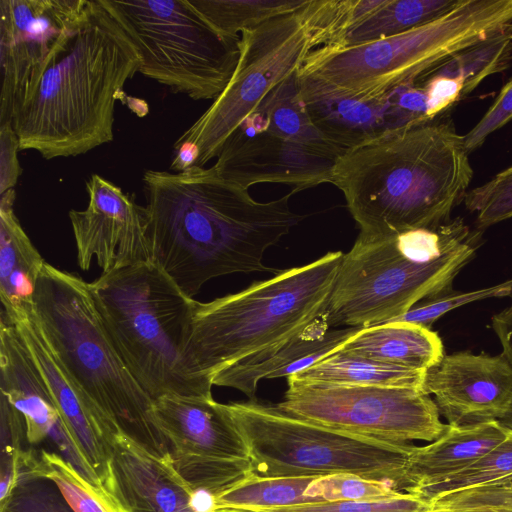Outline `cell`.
<instances>
[{
  "mask_svg": "<svg viewBox=\"0 0 512 512\" xmlns=\"http://www.w3.org/2000/svg\"><path fill=\"white\" fill-rule=\"evenodd\" d=\"M142 181L151 261L189 298L216 277L280 272L264 253L307 217L291 210L292 191L258 202L212 167L147 170Z\"/></svg>",
  "mask_w": 512,
  "mask_h": 512,
  "instance_id": "cell-1",
  "label": "cell"
},
{
  "mask_svg": "<svg viewBox=\"0 0 512 512\" xmlns=\"http://www.w3.org/2000/svg\"><path fill=\"white\" fill-rule=\"evenodd\" d=\"M140 65L138 50L102 0H87L14 109L20 151L50 160L111 142L116 101Z\"/></svg>",
  "mask_w": 512,
  "mask_h": 512,
  "instance_id": "cell-2",
  "label": "cell"
},
{
  "mask_svg": "<svg viewBox=\"0 0 512 512\" xmlns=\"http://www.w3.org/2000/svg\"><path fill=\"white\" fill-rule=\"evenodd\" d=\"M469 155L464 136L445 115L346 149L331 183L342 191L362 236L434 229L451 219L469 191Z\"/></svg>",
  "mask_w": 512,
  "mask_h": 512,
  "instance_id": "cell-3",
  "label": "cell"
},
{
  "mask_svg": "<svg viewBox=\"0 0 512 512\" xmlns=\"http://www.w3.org/2000/svg\"><path fill=\"white\" fill-rule=\"evenodd\" d=\"M482 230L462 217L434 229L384 237L359 234L343 255L325 311L329 328L390 322L453 290L459 272L482 245Z\"/></svg>",
  "mask_w": 512,
  "mask_h": 512,
  "instance_id": "cell-4",
  "label": "cell"
},
{
  "mask_svg": "<svg viewBox=\"0 0 512 512\" xmlns=\"http://www.w3.org/2000/svg\"><path fill=\"white\" fill-rule=\"evenodd\" d=\"M33 311L53 351L97 407L111 434L122 433L156 456H170L153 400L110 340L89 283L45 262Z\"/></svg>",
  "mask_w": 512,
  "mask_h": 512,
  "instance_id": "cell-5",
  "label": "cell"
},
{
  "mask_svg": "<svg viewBox=\"0 0 512 512\" xmlns=\"http://www.w3.org/2000/svg\"><path fill=\"white\" fill-rule=\"evenodd\" d=\"M89 288L110 340L153 401L213 399V385L195 378L186 361L196 300L159 266L148 261L114 269Z\"/></svg>",
  "mask_w": 512,
  "mask_h": 512,
  "instance_id": "cell-6",
  "label": "cell"
},
{
  "mask_svg": "<svg viewBox=\"0 0 512 512\" xmlns=\"http://www.w3.org/2000/svg\"><path fill=\"white\" fill-rule=\"evenodd\" d=\"M343 255L330 251L237 293L196 301L186 351L190 373L212 384L222 370L300 333L325 313Z\"/></svg>",
  "mask_w": 512,
  "mask_h": 512,
  "instance_id": "cell-7",
  "label": "cell"
},
{
  "mask_svg": "<svg viewBox=\"0 0 512 512\" xmlns=\"http://www.w3.org/2000/svg\"><path fill=\"white\" fill-rule=\"evenodd\" d=\"M512 33V0H460L450 11L404 33L353 47L312 50L301 71L368 99L415 83L456 53Z\"/></svg>",
  "mask_w": 512,
  "mask_h": 512,
  "instance_id": "cell-8",
  "label": "cell"
},
{
  "mask_svg": "<svg viewBox=\"0 0 512 512\" xmlns=\"http://www.w3.org/2000/svg\"><path fill=\"white\" fill-rule=\"evenodd\" d=\"M223 408L244 439L252 472L259 477L350 473L388 482L398 490L406 460L416 447L321 426L256 399Z\"/></svg>",
  "mask_w": 512,
  "mask_h": 512,
  "instance_id": "cell-9",
  "label": "cell"
},
{
  "mask_svg": "<svg viewBox=\"0 0 512 512\" xmlns=\"http://www.w3.org/2000/svg\"><path fill=\"white\" fill-rule=\"evenodd\" d=\"M141 58L139 72L193 100H215L238 63L239 37L214 28L189 0H102Z\"/></svg>",
  "mask_w": 512,
  "mask_h": 512,
  "instance_id": "cell-10",
  "label": "cell"
},
{
  "mask_svg": "<svg viewBox=\"0 0 512 512\" xmlns=\"http://www.w3.org/2000/svg\"><path fill=\"white\" fill-rule=\"evenodd\" d=\"M239 50L238 63L223 92L175 142L197 147L196 166L216 158L265 96L300 69L314 49L296 12L243 31Z\"/></svg>",
  "mask_w": 512,
  "mask_h": 512,
  "instance_id": "cell-11",
  "label": "cell"
},
{
  "mask_svg": "<svg viewBox=\"0 0 512 512\" xmlns=\"http://www.w3.org/2000/svg\"><path fill=\"white\" fill-rule=\"evenodd\" d=\"M276 407L321 426L370 438L432 442L447 427L421 388L287 382Z\"/></svg>",
  "mask_w": 512,
  "mask_h": 512,
  "instance_id": "cell-12",
  "label": "cell"
},
{
  "mask_svg": "<svg viewBox=\"0 0 512 512\" xmlns=\"http://www.w3.org/2000/svg\"><path fill=\"white\" fill-rule=\"evenodd\" d=\"M153 410L173 464L193 490L216 498L253 473L249 449L222 403L164 396Z\"/></svg>",
  "mask_w": 512,
  "mask_h": 512,
  "instance_id": "cell-13",
  "label": "cell"
},
{
  "mask_svg": "<svg viewBox=\"0 0 512 512\" xmlns=\"http://www.w3.org/2000/svg\"><path fill=\"white\" fill-rule=\"evenodd\" d=\"M87 0L0 1V125L16 105L61 35Z\"/></svg>",
  "mask_w": 512,
  "mask_h": 512,
  "instance_id": "cell-14",
  "label": "cell"
},
{
  "mask_svg": "<svg viewBox=\"0 0 512 512\" xmlns=\"http://www.w3.org/2000/svg\"><path fill=\"white\" fill-rule=\"evenodd\" d=\"M4 318L15 327L43 376L63 425L83 460L95 472L103 489L122 504L112 467L111 431L97 407L53 351L33 306Z\"/></svg>",
  "mask_w": 512,
  "mask_h": 512,
  "instance_id": "cell-15",
  "label": "cell"
},
{
  "mask_svg": "<svg viewBox=\"0 0 512 512\" xmlns=\"http://www.w3.org/2000/svg\"><path fill=\"white\" fill-rule=\"evenodd\" d=\"M84 210H70L79 267L86 271L95 257L102 273L151 261L144 207L98 174L86 183Z\"/></svg>",
  "mask_w": 512,
  "mask_h": 512,
  "instance_id": "cell-16",
  "label": "cell"
},
{
  "mask_svg": "<svg viewBox=\"0 0 512 512\" xmlns=\"http://www.w3.org/2000/svg\"><path fill=\"white\" fill-rule=\"evenodd\" d=\"M423 390L448 425L500 421L512 407V366L502 354L455 352L427 371Z\"/></svg>",
  "mask_w": 512,
  "mask_h": 512,
  "instance_id": "cell-17",
  "label": "cell"
},
{
  "mask_svg": "<svg viewBox=\"0 0 512 512\" xmlns=\"http://www.w3.org/2000/svg\"><path fill=\"white\" fill-rule=\"evenodd\" d=\"M245 126V125H244ZM239 127L224 143L212 168L246 189L280 183L296 193L331 183L336 157L264 129Z\"/></svg>",
  "mask_w": 512,
  "mask_h": 512,
  "instance_id": "cell-18",
  "label": "cell"
},
{
  "mask_svg": "<svg viewBox=\"0 0 512 512\" xmlns=\"http://www.w3.org/2000/svg\"><path fill=\"white\" fill-rule=\"evenodd\" d=\"M109 443L119 498L129 512H194L193 489L171 456L151 454L122 433Z\"/></svg>",
  "mask_w": 512,
  "mask_h": 512,
  "instance_id": "cell-19",
  "label": "cell"
},
{
  "mask_svg": "<svg viewBox=\"0 0 512 512\" xmlns=\"http://www.w3.org/2000/svg\"><path fill=\"white\" fill-rule=\"evenodd\" d=\"M361 329H330L324 313L286 342L222 370L213 377L212 384L234 388L255 400L260 380L288 377L309 367L341 349Z\"/></svg>",
  "mask_w": 512,
  "mask_h": 512,
  "instance_id": "cell-20",
  "label": "cell"
},
{
  "mask_svg": "<svg viewBox=\"0 0 512 512\" xmlns=\"http://www.w3.org/2000/svg\"><path fill=\"white\" fill-rule=\"evenodd\" d=\"M304 107L316 128L332 144L346 150L386 130V99H368L346 92L299 69Z\"/></svg>",
  "mask_w": 512,
  "mask_h": 512,
  "instance_id": "cell-21",
  "label": "cell"
},
{
  "mask_svg": "<svg viewBox=\"0 0 512 512\" xmlns=\"http://www.w3.org/2000/svg\"><path fill=\"white\" fill-rule=\"evenodd\" d=\"M0 390L21 413L27 442L39 445L63 424L52 394L18 335L3 316L0 321Z\"/></svg>",
  "mask_w": 512,
  "mask_h": 512,
  "instance_id": "cell-22",
  "label": "cell"
},
{
  "mask_svg": "<svg viewBox=\"0 0 512 512\" xmlns=\"http://www.w3.org/2000/svg\"><path fill=\"white\" fill-rule=\"evenodd\" d=\"M508 433L498 420L466 426L447 424L437 439L416 446L410 453L398 490L411 494L461 470L501 443Z\"/></svg>",
  "mask_w": 512,
  "mask_h": 512,
  "instance_id": "cell-23",
  "label": "cell"
},
{
  "mask_svg": "<svg viewBox=\"0 0 512 512\" xmlns=\"http://www.w3.org/2000/svg\"><path fill=\"white\" fill-rule=\"evenodd\" d=\"M14 189L0 195V298L10 318L33 306L37 282L46 261L32 244L15 212Z\"/></svg>",
  "mask_w": 512,
  "mask_h": 512,
  "instance_id": "cell-24",
  "label": "cell"
},
{
  "mask_svg": "<svg viewBox=\"0 0 512 512\" xmlns=\"http://www.w3.org/2000/svg\"><path fill=\"white\" fill-rule=\"evenodd\" d=\"M342 349L389 365L425 371L444 356L439 335L408 322H387L362 328Z\"/></svg>",
  "mask_w": 512,
  "mask_h": 512,
  "instance_id": "cell-25",
  "label": "cell"
},
{
  "mask_svg": "<svg viewBox=\"0 0 512 512\" xmlns=\"http://www.w3.org/2000/svg\"><path fill=\"white\" fill-rule=\"evenodd\" d=\"M298 72L275 86L241 125L264 129L337 158L344 150L327 140L311 121L300 96Z\"/></svg>",
  "mask_w": 512,
  "mask_h": 512,
  "instance_id": "cell-26",
  "label": "cell"
},
{
  "mask_svg": "<svg viewBox=\"0 0 512 512\" xmlns=\"http://www.w3.org/2000/svg\"><path fill=\"white\" fill-rule=\"evenodd\" d=\"M427 372L378 362L339 349L287 377V382L376 385L423 389ZM425 392V391H424Z\"/></svg>",
  "mask_w": 512,
  "mask_h": 512,
  "instance_id": "cell-27",
  "label": "cell"
},
{
  "mask_svg": "<svg viewBox=\"0 0 512 512\" xmlns=\"http://www.w3.org/2000/svg\"><path fill=\"white\" fill-rule=\"evenodd\" d=\"M460 0H379L331 47H353L395 36L437 19Z\"/></svg>",
  "mask_w": 512,
  "mask_h": 512,
  "instance_id": "cell-28",
  "label": "cell"
},
{
  "mask_svg": "<svg viewBox=\"0 0 512 512\" xmlns=\"http://www.w3.org/2000/svg\"><path fill=\"white\" fill-rule=\"evenodd\" d=\"M20 472L52 480L74 512H129L54 451L26 448L17 470Z\"/></svg>",
  "mask_w": 512,
  "mask_h": 512,
  "instance_id": "cell-29",
  "label": "cell"
},
{
  "mask_svg": "<svg viewBox=\"0 0 512 512\" xmlns=\"http://www.w3.org/2000/svg\"><path fill=\"white\" fill-rule=\"evenodd\" d=\"M306 477H259L253 473L215 498V511L251 510L318 502L305 495L312 480Z\"/></svg>",
  "mask_w": 512,
  "mask_h": 512,
  "instance_id": "cell-30",
  "label": "cell"
},
{
  "mask_svg": "<svg viewBox=\"0 0 512 512\" xmlns=\"http://www.w3.org/2000/svg\"><path fill=\"white\" fill-rule=\"evenodd\" d=\"M219 32L239 37L248 29L303 9L309 0H189Z\"/></svg>",
  "mask_w": 512,
  "mask_h": 512,
  "instance_id": "cell-31",
  "label": "cell"
},
{
  "mask_svg": "<svg viewBox=\"0 0 512 512\" xmlns=\"http://www.w3.org/2000/svg\"><path fill=\"white\" fill-rule=\"evenodd\" d=\"M378 3L379 0H309L298 14L316 49L334 45L344 31Z\"/></svg>",
  "mask_w": 512,
  "mask_h": 512,
  "instance_id": "cell-32",
  "label": "cell"
},
{
  "mask_svg": "<svg viewBox=\"0 0 512 512\" xmlns=\"http://www.w3.org/2000/svg\"><path fill=\"white\" fill-rule=\"evenodd\" d=\"M512 475V430L507 437L461 470L416 489L413 493L425 501L462 489L477 487Z\"/></svg>",
  "mask_w": 512,
  "mask_h": 512,
  "instance_id": "cell-33",
  "label": "cell"
},
{
  "mask_svg": "<svg viewBox=\"0 0 512 512\" xmlns=\"http://www.w3.org/2000/svg\"><path fill=\"white\" fill-rule=\"evenodd\" d=\"M403 492L385 481L371 480L350 473L318 476L311 481L305 495L322 501H379Z\"/></svg>",
  "mask_w": 512,
  "mask_h": 512,
  "instance_id": "cell-34",
  "label": "cell"
},
{
  "mask_svg": "<svg viewBox=\"0 0 512 512\" xmlns=\"http://www.w3.org/2000/svg\"><path fill=\"white\" fill-rule=\"evenodd\" d=\"M476 215V226L483 230L512 217V165L484 184L470 189L464 200Z\"/></svg>",
  "mask_w": 512,
  "mask_h": 512,
  "instance_id": "cell-35",
  "label": "cell"
},
{
  "mask_svg": "<svg viewBox=\"0 0 512 512\" xmlns=\"http://www.w3.org/2000/svg\"><path fill=\"white\" fill-rule=\"evenodd\" d=\"M0 512H74L50 479L18 473L8 496L0 501Z\"/></svg>",
  "mask_w": 512,
  "mask_h": 512,
  "instance_id": "cell-36",
  "label": "cell"
},
{
  "mask_svg": "<svg viewBox=\"0 0 512 512\" xmlns=\"http://www.w3.org/2000/svg\"><path fill=\"white\" fill-rule=\"evenodd\" d=\"M493 297H512V278L502 283L467 292L450 291L427 299L390 322H408L427 328L445 313L465 304Z\"/></svg>",
  "mask_w": 512,
  "mask_h": 512,
  "instance_id": "cell-37",
  "label": "cell"
},
{
  "mask_svg": "<svg viewBox=\"0 0 512 512\" xmlns=\"http://www.w3.org/2000/svg\"><path fill=\"white\" fill-rule=\"evenodd\" d=\"M425 512H512V488L487 485L438 495Z\"/></svg>",
  "mask_w": 512,
  "mask_h": 512,
  "instance_id": "cell-38",
  "label": "cell"
},
{
  "mask_svg": "<svg viewBox=\"0 0 512 512\" xmlns=\"http://www.w3.org/2000/svg\"><path fill=\"white\" fill-rule=\"evenodd\" d=\"M428 503L412 494L401 493L379 501H322L298 505L257 508L246 512H425ZM239 510V509H238Z\"/></svg>",
  "mask_w": 512,
  "mask_h": 512,
  "instance_id": "cell-39",
  "label": "cell"
},
{
  "mask_svg": "<svg viewBox=\"0 0 512 512\" xmlns=\"http://www.w3.org/2000/svg\"><path fill=\"white\" fill-rule=\"evenodd\" d=\"M385 131L434 119L427 91L421 82L400 85L385 97Z\"/></svg>",
  "mask_w": 512,
  "mask_h": 512,
  "instance_id": "cell-40",
  "label": "cell"
},
{
  "mask_svg": "<svg viewBox=\"0 0 512 512\" xmlns=\"http://www.w3.org/2000/svg\"><path fill=\"white\" fill-rule=\"evenodd\" d=\"M512 121V78L500 89L497 96L479 121L465 134L466 147L471 154L480 148L495 131Z\"/></svg>",
  "mask_w": 512,
  "mask_h": 512,
  "instance_id": "cell-41",
  "label": "cell"
},
{
  "mask_svg": "<svg viewBox=\"0 0 512 512\" xmlns=\"http://www.w3.org/2000/svg\"><path fill=\"white\" fill-rule=\"evenodd\" d=\"M19 139L12 126V122L0 125V195L7 190L14 189L22 168L17 153Z\"/></svg>",
  "mask_w": 512,
  "mask_h": 512,
  "instance_id": "cell-42",
  "label": "cell"
},
{
  "mask_svg": "<svg viewBox=\"0 0 512 512\" xmlns=\"http://www.w3.org/2000/svg\"><path fill=\"white\" fill-rule=\"evenodd\" d=\"M492 328L502 346V355L512 366V304L492 317Z\"/></svg>",
  "mask_w": 512,
  "mask_h": 512,
  "instance_id": "cell-43",
  "label": "cell"
},
{
  "mask_svg": "<svg viewBox=\"0 0 512 512\" xmlns=\"http://www.w3.org/2000/svg\"><path fill=\"white\" fill-rule=\"evenodd\" d=\"M198 160V149L192 143H174V153L170 169L175 173L195 166Z\"/></svg>",
  "mask_w": 512,
  "mask_h": 512,
  "instance_id": "cell-44",
  "label": "cell"
},
{
  "mask_svg": "<svg viewBox=\"0 0 512 512\" xmlns=\"http://www.w3.org/2000/svg\"><path fill=\"white\" fill-rule=\"evenodd\" d=\"M191 506L194 512L215 511V496L206 490H193Z\"/></svg>",
  "mask_w": 512,
  "mask_h": 512,
  "instance_id": "cell-45",
  "label": "cell"
},
{
  "mask_svg": "<svg viewBox=\"0 0 512 512\" xmlns=\"http://www.w3.org/2000/svg\"><path fill=\"white\" fill-rule=\"evenodd\" d=\"M501 424L504 425L506 428L512 430V407L507 413V415L500 420Z\"/></svg>",
  "mask_w": 512,
  "mask_h": 512,
  "instance_id": "cell-46",
  "label": "cell"
},
{
  "mask_svg": "<svg viewBox=\"0 0 512 512\" xmlns=\"http://www.w3.org/2000/svg\"><path fill=\"white\" fill-rule=\"evenodd\" d=\"M218 512H246V511H243V510H238V509H222V510H217Z\"/></svg>",
  "mask_w": 512,
  "mask_h": 512,
  "instance_id": "cell-47",
  "label": "cell"
},
{
  "mask_svg": "<svg viewBox=\"0 0 512 512\" xmlns=\"http://www.w3.org/2000/svg\"><path fill=\"white\" fill-rule=\"evenodd\" d=\"M211 512H218V511H211Z\"/></svg>",
  "mask_w": 512,
  "mask_h": 512,
  "instance_id": "cell-48",
  "label": "cell"
}]
</instances>
